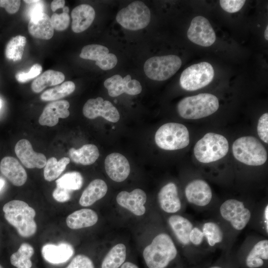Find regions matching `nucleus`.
Segmentation results:
<instances>
[{"label": "nucleus", "mask_w": 268, "mask_h": 268, "mask_svg": "<svg viewBox=\"0 0 268 268\" xmlns=\"http://www.w3.org/2000/svg\"><path fill=\"white\" fill-rule=\"evenodd\" d=\"M0 268H3L0 265Z\"/></svg>", "instance_id": "nucleus-56"}, {"label": "nucleus", "mask_w": 268, "mask_h": 268, "mask_svg": "<svg viewBox=\"0 0 268 268\" xmlns=\"http://www.w3.org/2000/svg\"><path fill=\"white\" fill-rule=\"evenodd\" d=\"M84 116L89 119L101 116L105 120L116 123L120 120V114L117 108L108 100L100 97L88 100L83 106Z\"/></svg>", "instance_id": "nucleus-12"}, {"label": "nucleus", "mask_w": 268, "mask_h": 268, "mask_svg": "<svg viewBox=\"0 0 268 268\" xmlns=\"http://www.w3.org/2000/svg\"><path fill=\"white\" fill-rule=\"evenodd\" d=\"M1 106H2V101L0 99V108L1 107Z\"/></svg>", "instance_id": "nucleus-55"}, {"label": "nucleus", "mask_w": 268, "mask_h": 268, "mask_svg": "<svg viewBox=\"0 0 268 268\" xmlns=\"http://www.w3.org/2000/svg\"><path fill=\"white\" fill-rule=\"evenodd\" d=\"M168 223L179 242L183 245L190 244L189 235L193 228L192 223L180 215H172L168 218Z\"/></svg>", "instance_id": "nucleus-26"}, {"label": "nucleus", "mask_w": 268, "mask_h": 268, "mask_svg": "<svg viewBox=\"0 0 268 268\" xmlns=\"http://www.w3.org/2000/svg\"><path fill=\"white\" fill-rule=\"evenodd\" d=\"M268 259V240H262L256 243L246 256L245 263L249 268H259Z\"/></svg>", "instance_id": "nucleus-28"}, {"label": "nucleus", "mask_w": 268, "mask_h": 268, "mask_svg": "<svg viewBox=\"0 0 268 268\" xmlns=\"http://www.w3.org/2000/svg\"><path fill=\"white\" fill-rule=\"evenodd\" d=\"M118 62V59L115 55L113 53L108 54L103 59L95 62V65L103 70H109L115 67Z\"/></svg>", "instance_id": "nucleus-43"}, {"label": "nucleus", "mask_w": 268, "mask_h": 268, "mask_svg": "<svg viewBox=\"0 0 268 268\" xmlns=\"http://www.w3.org/2000/svg\"><path fill=\"white\" fill-rule=\"evenodd\" d=\"M108 54L109 50L106 47L101 45L91 44L82 48L79 57L83 59L97 62L103 59Z\"/></svg>", "instance_id": "nucleus-37"}, {"label": "nucleus", "mask_w": 268, "mask_h": 268, "mask_svg": "<svg viewBox=\"0 0 268 268\" xmlns=\"http://www.w3.org/2000/svg\"><path fill=\"white\" fill-rule=\"evenodd\" d=\"M265 38V39L268 40V26H267L266 27V29L265 31V34H264Z\"/></svg>", "instance_id": "nucleus-52"}, {"label": "nucleus", "mask_w": 268, "mask_h": 268, "mask_svg": "<svg viewBox=\"0 0 268 268\" xmlns=\"http://www.w3.org/2000/svg\"><path fill=\"white\" fill-rule=\"evenodd\" d=\"M28 29L33 37L44 40L50 39L54 33L51 18L44 12L30 18Z\"/></svg>", "instance_id": "nucleus-23"}, {"label": "nucleus", "mask_w": 268, "mask_h": 268, "mask_svg": "<svg viewBox=\"0 0 268 268\" xmlns=\"http://www.w3.org/2000/svg\"><path fill=\"white\" fill-rule=\"evenodd\" d=\"M204 238L202 230L198 227H193L189 235L190 242L195 246L201 245Z\"/></svg>", "instance_id": "nucleus-46"}, {"label": "nucleus", "mask_w": 268, "mask_h": 268, "mask_svg": "<svg viewBox=\"0 0 268 268\" xmlns=\"http://www.w3.org/2000/svg\"><path fill=\"white\" fill-rule=\"evenodd\" d=\"M150 17L149 8L143 2L135 1L121 9L116 19L123 27L135 31L146 27L150 22Z\"/></svg>", "instance_id": "nucleus-8"}, {"label": "nucleus", "mask_w": 268, "mask_h": 268, "mask_svg": "<svg viewBox=\"0 0 268 268\" xmlns=\"http://www.w3.org/2000/svg\"><path fill=\"white\" fill-rule=\"evenodd\" d=\"M177 249L171 237L162 233L145 247L143 257L148 268H166L177 255Z\"/></svg>", "instance_id": "nucleus-2"}, {"label": "nucleus", "mask_w": 268, "mask_h": 268, "mask_svg": "<svg viewBox=\"0 0 268 268\" xmlns=\"http://www.w3.org/2000/svg\"><path fill=\"white\" fill-rule=\"evenodd\" d=\"M0 171L13 185H23L27 178V173L19 162L11 156L3 157L0 163Z\"/></svg>", "instance_id": "nucleus-19"}, {"label": "nucleus", "mask_w": 268, "mask_h": 268, "mask_svg": "<svg viewBox=\"0 0 268 268\" xmlns=\"http://www.w3.org/2000/svg\"><path fill=\"white\" fill-rule=\"evenodd\" d=\"M257 132L259 137L264 142H268V114L266 113L260 118L257 126Z\"/></svg>", "instance_id": "nucleus-41"}, {"label": "nucleus", "mask_w": 268, "mask_h": 268, "mask_svg": "<svg viewBox=\"0 0 268 268\" xmlns=\"http://www.w3.org/2000/svg\"><path fill=\"white\" fill-rule=\"evenodd\" d=\"M202 231L204 237L206 238L210 246H214L223 240V232L219 226L214 222L204 223L202 226Z\"/></svg>", "instance_id": "nucleus-36"}, {"label": "nucleus", "mask_w": 268, "mask_h": 268, "mask_svg": "<svg viewBox=\"0 0 268 268\" xmlns=\"http://www.w3.org/2000/svg\"><path fill=\"white\" fill-rule=\"evenodd\" d=\"M69 103L67 100H58L47 105L41 113L38 122L42 126L53 127L59 122V118H66L69 115L68 110Z\"/></svg>", "instance_id": "nucleus-18"}, {"label": "nucleus", "mask_w": 268, "mask_h": 268, "mask_svg": "<svg viewBox=\"0 0 268 268\" xmlns=\"http://www.w3.org/2000/svg\"><path fill=\"white\" fill-rule=\"evenodd\" d=\"M155 141L161 149L167 150L180 149L190 143L188 130L183 124L168 123L161 126L155 134Z\"/></svg>", "instance_id": "nucleus-6"}, {"label": "nucleus", "mask_w": 268, "mask_h": 268, "mask_svg": "<svg viewBox=\"0 0 268 268\" xmlns=\"http://www.w3.org/2000/svg\"><path fill=\"white\" fill-rule=\"evenodd\" d=\"M116 201L118 204L135 215H142L145 212L146 195L140 189H135L131 192L122 191L117 195Z\"/></svg>", "instance_id": "nucleus-16"}, {"label": "nucleus", "mask_w": 268, "mask_h": 268, "mask_svg": "<svg viewBox=\"0 0 268 268\" xmlns=\"http://www.w3.org/2000/svg\"><path fill=\"white\" fill-rule=\"evenodd\" d=\"M245 0H220L219 3L222 8L229 13H234L239 11L243 6Z\"/></svg>", "instance_id": "nucleus-42"}, {"label": "nucleus", "mask_w": 268, "mask_h": 268, "mask_svg": "<svg viewBox=\"0 0 268 268\" xmlns=\"http://www.w3.org/2000/svg\"><path fill=\"white\" fill-rule=\"evenodd\" d=\"M70 159L75 163L83 165L93 164L99 156V151L94 144H87L78 149L72 147L69 149Z\"/></svg>", "instance_id": "nucleus-27"}, {"label": "nucleus", "mask_w": 268, "mask_h": 268, "mask_svg": "<svg viewBox=\"0 0 268 268\" xmlns=\"http://www.w3.org/2000/svg\"><path fill=\"white\" fill-rule=\"evenodd\" d=\"M121 268H139L136 265L130 262L124 263L121 266Z\"/></svg>", "instance_id": "nucleus-50"}, {"label": "nucleus", "mask_w": 268, "mask_h": 268, "mask_svg": "<svg viewBox=\"0 0 268 268\" xmlns=\"http://www.w3.org/2000/svg\"><path fill=\"white\" fill-rule=\"evenodd\" d=\"M38 1L39 0H23V1H24L25 2L27 3H29V4H33L35 2H38Z\"/></svg>", "instance_id": "nucleus-51"}, {"label": "nucleus", "mask_w": 268, "mask_h": 268, "mask_svg": "<svg viewBox=\"0 0 268 268\" xmlns=\"http://www.w3.org/2000/svg\"><path fill=\"white\" fill-rule=\"evenodd\" d=\"M66 268H94V266L89 258L84 255H78Z\"/></svg>", "instance_id": "nucleus-40"}, {"label": "nucleus", "mask_w": 268, "mask_h": 268, "mask_svg": "<svg viewBox=\"0 0 268 268\" xmlns=\"http://www.w3.org/2000/svg\"><path fill=\"white\" fill-rule=\"evenodd\" d=\"M107 89L109 96L117 97L125 93L131 95L139 94L142 90L140 82L135 79H132L130 74L123 78L120 75L115 74L107 78L104 82Z\"/></svg>", "instance_id": "nucleus-13"}, {"label": "nucleus", "mask_w": 268, "mask_h": 268, "mask_svg": "<svg viewBox=\"0 0 268 268\" xmlns=\"http://www.w3.org/2000/svg\"><path fill=\"white\" fill-rule=\"evenodd\" d=\"M209 268H223L218 266H214L210 267Z\"/></svg>", "instance_id": "nucleus-54"}, {"label": "nucleus", "mask_w": 268, "mask_h": 268, "mask_svg": "<svg viewBox=\"0 0 268 268\" xmlns=\"http://www.w3.org/2000/svg\"><path fill=\"white\" fill-rule=\"evenodd\" d=\"M65 78L62 72L49 69L34 80L31 84V89L34 92L39 93L48 86L61 83Z\"/></svg>", "instance_id": "nucleus-29"}, {"label": "nucleus", "mask_w": 268, "mask_h": 268, "mask_svg": "<svg viewBox=\"0 0 268 268\" xmlns=\"http://www.w3.org/2000/svg\"><path fill=\"white\" fill-rule=\"evenodd\" d=\"M75 84L71 81L63 82L61 85L44 91L41 95L43 101H56L67 96L75 90Z\"/></svg>", "instance_id": "nucleus-33"}, {"label": "nucleus", "mask_w": 268, "mask_h": 268, "mask_svg": "<svg viewBox=\"0 0 268 268\" xmlns=\"http://www.w3.org/2000/svg\"><path fill=\"white\" fill-rule=\"evenodd\" d=\"M105 168L108 176L114 181H125L130 173V165L125 156L119 153H112L105 160Z\"/></svg>", "instance_id": "nucleus-17"}, {"label": "nucleus", "mask_w": 268, "mask_h": 268, "mask_svg": "<svg viewBox=\"0 0 268 268\" xmlns=\"http://www.w3.org/2000/svg\"><path fill=\"white\" fill-rule=\"evenodd\" d=\"M107 190L108 187L105 181L100 179H95L83 191L79 199V204L83 206H90L103 198Z\"/></svg>", "instance_id": "nucleus-24"}, {"label": "nucleus", "mask_w": 268, "mask_h": 268, "mask_svg": "<svg viewBox=\"0 0 268 268\" xmlns=\"http://www.w3.org/2000/svg\"><path fill=\"white\" fill-rule=\"evenodd\" d=\"M21 3L19 0H0V7H3L10 14L16 13Z\"/></svg>", "instance_id": "nucleus-44"}, {"label": "nucleus", "mask_w": 268, "mask_h": 268, "mask_svg": "<svg viewBox=\"0 0 268 268\" xmlns=\"http://www.w3.org/2000/svg\"><path fill=\"white\" fill-rule=\"evenodd\" d=\"M34 253V249L30 244L23 243L10 256V263L16 268H30L32 265L30 258Z\"/></svg>", "instance_id": "nucleus-31"}, {"label": "nucleus", "mask_w": 268, "mask_h": 268, "mask_svg": "<svg viewBox=\"0 0 268 268\" xmlns=\"http://www.w3.org/2000/svg\"><path fill=\"white\" fill-rule=\"evenodd\" d=\"M182 65L177 56L169 55L150 58L144 65V71L150 79L157 81L166 80L176 73Z\"/></svg>", "instance_id": "nucleus-7"}, {"label": "nucleus", "mask_w": 268, "mask_h": 268, "mask_svg": "<svg viewBox=\"0 0 268 268\" xmlns=\"http://www.w3.org/2000/svg\"><path fill=\"white\" fill-rule=\"evenodd\" d=\"M74 252L72 246L67 243L58 245L47 244L41 250L42 255L45 261L52 264H60L67 262Z\"/></svg>", "instance_id": "nucleus-20"}, {"label": "nucleus", "mask_w": 268, "mask_h": 268, "mask_svg": "<svg viewBox=\"0 0 268 268\" xmlns=\"http://www.w3.org/2000/svg\"><path fill=\"white\" fill-rule=\"evenodd\" d=\"M98 219L97 214L94 210L83 208L75 211L66 219L67 226L72 229H78L92 226Z\"/></svg>", "instance_id": "nucleus-25"}, {"label": "nucleus", "mask_w": 268, "mask_h": 268, "mask_svg": "<svg viewBox=\"0 0 268 268\" xmlns=\"http://www.w3.org/2000/svg\"><path fill=\"white\" fill-rule=\"evenodd\" d=\"M232 152L239 161L251 166H260L267 160L266 149L255 137L245 136L238 138L233 143Z\"/></svg>", "instance_id": "nucleus-5"}, {"label": "nucleus", "mask_w": 268, "mask_h": 268, "mask_svg": "<svg viewBox=\"0 0 268 268\" xmlns=\"http://www.w3.org/2000/svg\"><path fill=\"white\" fill-rule=\"evenodd\" d=\"M187 36L193 43L203 47L212 45L216 40L215 32L209 21L201 16L193 19L187 31Z\"/></svg>", "instance_id": "nucleus-11"}, {"label": "nucleus", "mask_w": 268, "mask_h": 268, "mask_svg": "<svg viewBox=\"0 0 268 268\" xmlns=\"http://www.w3.org/2000/svg\"><path fill=\"white\" fill-rule=\"evenodd\" d=\"M95 16V10L91 5L82 4L76 6L71 12L72 31L75 33L85 31L91 25Z\"/></svg>", "instance_id": "nucleus-22"}, {"label": "nucleus", "mask_w": 268, "mask_h": 268, "mask_svg": "<svg viewBox=\"0 0 268 268\" xmlns=\"http://www.w3.org/2000/svg\"><path fill=\"white\" fill-rule=\"evenodd\" d=\"M214 71L212 66L206 62L193 65L181 73L180 83L187 91H194L209 84L212 80Z\"/></svg>", "instance_id": "nucleus-9"}, {"label": "nucleus", "mask_w": 268, "mask_h": 268, "mask_svg": "<svg viewBox=\"0 0 268 268\" xmlns=\"http://www.w3.org/2000/svg\"><path fill=\"white\" fill-rule=\"evenodd\" d=\"M219 211L221 217L236 230H243L251 217L250 211L243 202L235 199H229L223 202Z\"/></svg>", "instance_id": "nucleus-10"}, {"label": "nucleus", "mask_w": 268, "mask_h": 268, "mask_svg": "<svg viewBox=\"0 0 268 268\" xmlns=\"http://www.w3.org/2000/svg\"><path fill=\"white\" fill-rule=\"evenodd\" d=\"M54 199L58 202H64L68 201L70 199V191L57 186L53 193Z\"/></svg>", "instance_id": "nucleus-45"}, {"label": "nucleus", "mask_w": 268, "mask_h": 268, "mask_svg": "<svg viewBox=\"0 0 268 268\" xmlns=\"http://www.w3.org/2000/svg\"><path fill=\"white\" fill-rule=\"evenodd\" d=\"M264 223L265 226V229L267 231V233H268V205L267 204L265 207L264 210Z\"/></svg>", "instance_id": "nucleus-49"}, {"label": "nucleus", "mask_w": 268, "mask_h": 268, "mask_svg": "<svg viewBox=\"0 0 268 268\" xmlns=\"http://www.w3.org/2000/svg\"><path fill=\"white\" fill-rule=\"evenodd\" d=\"M5 219L14 227L23 237H29L35 234L37 224L34 220L36 212L26 202L13 200L5 203L2 208Z\"/></svg>", "instance_id": "nucleus-1"}, {"label": "nucleus", "mask_w": 268, "mask_h": 268, "mask_svg": "<svg viewBox=\"0 0 268 268\" xmlns=\"http://www.w3.org/2000/svg\"><path fill=\"white\" fill-rule=\"evenodd\" d=\"M228 150L229 143L224 136L208 133L197 141L194 148V152L199 161L208 163L224 157Z\"/></svg>", "instance_id": "nucleus-4"}, {"label": "nucleus", "mask_w": 268, "mask_h": 268, "mask_svg": "<svg viewBox=\"0 0 268 268\" xmlns=\"http://www.w3.org/2000/svg\"><path fill=\"white\" fill-rule=\"evenodd\" d=\"M158 200L161 208L167 213H176L181 208L177 187L173 182L167 183L160 189Z\"/></svg>", "instance_id": "nucleus-21"}, {"label": "nucleus", "mask_w": 268, "mask_h": 268, "mask_svg": "<svg viewBox=\"0 0 268 268\" xmlns=\"http://www.w3.org/2000/svg\"><path fill=\"white\" fill-rule=\"evenodd\" d=\"M126 248L124 244L119 243L113 246L104 257L101 268H119L125 261Z\"/></svg>", "instance_id": "nucleus-30"}, {"label": "nucleus", "mask_w": 268, "mask_h": 268, "mask_svg": "<svg viewBox=\"0 0 268 268\" xmlns=\"http://www.w3.org/2000/svg\"><path fill=\"white\" fill-rule=\"evenodd\" d=\"M185 194L189 203L199 206L208 205L212 197L209 185L201 179H196L188 183Z\"/></svg>", "instance_id": "nucleus-15"}, {"label": "nucleus", "mask_w": 268, "mask_h": 268, "mask_svg": "<svg viewBox=\"0 0 268 268\" xmlns=\"http://www.w3.org/2000/svg\"><path fill=\"white\" fill-rule=\"evenodd\" d=\"M69 162L70 159L66 157L62 158L59 161L54 157L49 158L44 167L45 179L51 182L57 179L65 170Z\"/></svg>", "instance_id": "nucleus-32"}, {"label": "nucleus", "mask_w": 268, "mask_h": 268, "mask_svg": "<svg viewBox=\"0 0 268 268\" xmlns=\"http://www.w3.org/2000/svg\"><path fill=\"white\" fill-rule=\"evenodd\" d=\"M65 0H54L51 3V8L53 12H55L59 8H63L65 6Z\"/></svg>", "instance_id": "nucleus-48"}, {"label": "nucleus", "mask_w": 268, "mask_h": 268, "mask_svg": "<svg viewBox=\"0 0 268 268\" xmlns=\"http://www.w3.org/2000/svg\"><path fill=\"white\" fill-rule=\"evenodd\" d=\"M68 12V7L64 6L62 13H55L51 16V20L54 29L58 31H64L67 29L70 22Z\"/></svg>", "instance_id": "nucleus-38"}, {"label": "nucleus", "mask_w": 268, "mask_h": 268, "mask_svg": "<svg viewBox=\"0 0 268 268\" xmlns=\"http://www.w3.org/2000/svg\"><path fill=\"white\" fill-rule=\"evenodd\" d=\"M42 70L41 66L36 64L31 67L30 70L27 72L23 71L17 72L15 75V78L19 82H26L39 75Z\"/></svg>", "instance_id": "nucleus-39"}, {"label": "nucleus", "mask_w": 268, "mask_h": 268, "mask_svg": "<svg viewBox=\"0 0 268 268\" xmlns=\"http://www.w3.org/2000/svg\"><path fill=\"white\" fill-rule=\"evenodd\" d=\"M57 186L69 191L79 190L83 184V177L77 171H71L64 174L56 181Z\"/></svg>", "instance_id": "nucleus-35"}, {"label": "nucleus", "mask_w": 268, "mask_h": 268, "mask_svg": "<svg viewBox=\"0 0 268 268\" xmlns=\"http://www.w3.org/2000/svg\"><path fill=\"white\" fill-rule=\"evenodd\" d=\"M219 108L218 98L210 93L187 97L178 104L179 115L186 119H199L215 113Z\"/></svg>", "instance_id": "nucleus-3"}, {"label": "nucleus", "mask_w": 268, "mask_h": 268, "mask_svg": "<svg viewBox=\"0 0 268 268\" xmlns=\"http://www.w3.org/2000/svg\"><path fill=\"white\" fill-rule=\"evenodd\" d=\"M44 4L43 1L39 0L38 2L32 4L28 11V15L30 18L43 13Z\"/></svg>", "instance_id": "nucleus-47"}, {"label": "nucleus", "mask_w": 268, "mask_h": 268, "mask_svg": "<svg viewBox=\"0 0 268 268\" xmlns=\"http://www.w3.org/2000/svg\"><path fill=\"white\" fill-rule=\"evenodd\" d=\"M4 185V181L2 179L0 178V191L1 190V189L3 187Z\"/></svg>", "instance_id": "nucleus-53"}, {"label": "nucleus", "mask_w": 268, "mask_h": 268, "mask_svg": "<svg viewBox=\"0 0 268 268\" xmlns=\"http://www.w3.org/2000/svg\"><path fill=\"white\" fill-rule=\"evenodd\" d=\"M26 43V39L24 36L17 35L12 38L5 47V55L6 58L14 62L20 60Z\"/></svg>", "instance_id": "nucleus-34"}, {"label": "nucleus", "mask_w": 268, "mask_h": 268, "mask_svg": "<svg viewBox=\"0 0 268 268\" xmlns=\"http://www.w3.org/2000/svg\"><path fill=\"white\" fill-rule=\"evenodd\" d=\"M14 151L18 158L27 168L41 169L46 165L47 159L45 155L34 151L27 139L19 140L15 144Z\"/></svg>", "instance_id": "nucleus-14"}]
</instances>
